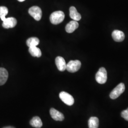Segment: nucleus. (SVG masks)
Listing matches in <instances>:
<instances>
[{
  "mask_svg": "<svg viewBox=\"0 0 128 128\" xmlns=\"http://www.w3.org/2000/svg\"><path fill=\"white\" fill-rule=\"evenodd\" d=\"M81 66V63L79 60H71L66 64V69L70 73L78 71Z\"/></svg>",
  "mask_w": 128,
  "mask_h": 128,
  "instance_id": "20e7f679",
  "label": "nucleus"
},
{
  "mask_svg": "<svg viewBox=\"0 0 128 128\" xmlns=\"http://www.w3.org/2000/svg\"><path fill=\"white\" fill-rule=\"evenodd\" d=\"M26 43L29 48L36 46L39 44L40 40L38 38L36 37H32L28 39L26 41Z\"/></svg>",
  "mask_w": 128,
  "mask_h": 128,
  "instance_id": "f3484780",
  "label": "nucleus"
},
{
  "mask_svg": "<svg viewBox=\"0 0 128 128\" xmlns=\"http://www.w3.org/2000/svg\"><path fill=\"white\" fill-rule=\"evenodd\" d=\"M28 14L36 20L39 21L42 17V10L41 9L37 6H32L28 10Z\"/></svg>",
  "mask_w": 128,
  "mask_h": 128,
  "instance_id": "39448f33",
  "label": "nucleus"
},
{
  "mask_svg": "<svg viewBox=\"0 0 128 128\" xmlns=\"http://www.w3.org/2000/svg\"><path fill=\"white\" fill-rule=\"evenodd\" d=\"M15 128L14 127L12 126H8V127H5L4 128Z\"/></svg>",
  "mask_w": 128,
  "mask_h": 128,
  "instance_id": "aec40b11",
  "label": "nucleus"
},
{
  "mask_svg": "<svg viewBox=\"0 0 128 128\" xmlns=\"http://www.w3.org/2000/svg\"><path fill=\"white\" fill-rule=\"evenodd\" d=\"M30 124L33 127L36 128H40L43 125L41 119L38 116L34 117L30 120Z\"/></svg>",
  "mask_w": 128,
  "mask_h": 128,
  "instance_id": "4468645a",
  "label": "nucleus"
},
{
  "mask_svg": "<svg viewBox=\"0 0 128 128\" xmlns=\"http://www.w3.org/2000/svg\"><path fill=\"white\" fill-rule=\"evenodd\" d=\"M89 128H98L99 119L96 117H92L88 120Z\"/></svg>",
  "mask_w": 128,
  "mask_h": 128,
  "instance_id": "dca6fc26",
  "label": "nucleus"
},
{
  "mask_svg": "<svg viewBox=\"0 0 128 128\" xmlns=\"http://www.w3.org/2000/svg\"><path fill=\"white\" fill-rule=\"evenodd\" d=\"M59 96L60 99L66 105L71 106L74 104V100L73 97L66 92H61Z\"/></svg>",
  "mask_w": 128,
  "mask_h": 128,
  "instance_id": "423d86ee",
  "label": "nucleus"
},
{
  "mask_svg": "<svg viewBox=\"0 0 128 128\" xmlns=\"http://www.w3.org/2000/svg\"><path fill=\"white\" fill-rule=\"evenodd\" d=\"M96 79L97 82L100 84H104L107 81V73L104 68H101L99 69L96 75Z\"/></svg>",
  "mask_w": 128,
  "mask_h": 128,
  "instance_id": "7ed1b4c3",
  "label": "nucleus"
},
{
  "mask_svg": "<svg viewBox=\"0 0 128 128\" xmlns=\"http://www.w3.org/2000/svg\"><path fill=\"white\" fill-rule=\"evenodd\" d=\"M28 51L32 56L40 58L41 56V51L40 50L37 46H33L29 48Z\"/></svg>",
  "mask_w": 128,
  "mask_h": 128,
  "instance_id": "2eb2a0df",
  "label": "nucleus"
},
{
  "mask_svg": "<svg viewBox=\"0 0 128 128\" xmlns=\"http://www.w3.org/2000/svg\"><path fill=\"white\" fill-rule=\"evenodd\" d=\"M8 13V9L5 6H0V18L4 21L6 18L5 16Z\"/></svg>",
  "mask_w": 128,
  "mask_h": 128,
  "instance_id": "a211bd4d",
  "label": "nucleus"
},
{
  "mask_svg": "<svg viewBox=\"0 0 128 128\" xmlns=\"http://www.w3.org/2000/svg\"><path fill=\"white\" fill-rule=\"evenodd\" d=\"M56 64L60 71L63 72L66 70V64L64 58L61 56H58L55 60Z\"/></svg>",
  "mask_w": 128,
  "mask_h": 128,
  "instance_id": "6e6552de",
  "label": "nucleus"
},
{
  "mask_svg": "<svg viewBox=\"0 0 128 128\" xmlns=\"http://www.w3.org/2000/svg\"><path fill=\"white\" fill-rule=\"evenodd\" d=\"M125 85L124 83H120L114 88L110 93V97L112 99H115L120 96L125 91Z\"/></svg>",
  "mask_w": 128,
  "mask_h": 128,
  "instance_id": "f03ea898",
  "label": "nucleus"
},
{
  "mask_svg": "<svg viewBox=\"0 0 128 128\" xmlns=\"http://www.w3.org/2000/svg\"><path fill=\"white\" fill-rule=\"evenodd\" d=\"M112 37L116 42H122L125 38V35L124 32L119 30H115L112 33Z\"/></svg>",
  "mask_w": 128,
  "mask_h": 128,
  "instance_id": "9d476101",
  "label": "nucleus"
},
{
  "mask_svg": "<svg viewBox=\"0 0 128 128\" xmlns=\"http://www.w3.org/2000/svg\"><path fill=\"white\" fill-rule=\"evenodd\" d=\"M17 20L14 17L6 18L3 21L2 27L5 28H14L17 24Z\"/></svg>",
  "mask_w": 128,
  "mask_h": 128,
  "instance_id": "0eeeda50",
  "label": "nucleus"
},
{
  "mask_svg": "<svg viewBox=\"0 0 128 128\" xmlns=\"http://www.w3.org/2000/svg\"><path fill=\"white\" fill-rule=\"evenodd\" d=\"M50 114L52 119L56 121H62L64 119V115L61 112L54 108H51Z\"/></svg>",
  "mask_w": 128,
  "mask_h": 128,
  "instance_id": "1a4fd4ad",
  "label": "nucleus"
},
{
  "mask_svg": "<svg viewBox=\"0 0 128 128\" xmlns=\"http://www.w3.org/2000/svg\"><path fill=\"white\" fill-rule=\"evenodd\" d=\"M79 27V24L77 21L72 20L66 26V32L71 33L73 32L76 30Z\"/></svg>",
  "mask_w": 128,
  "mask_h": 128,
  "instance_id": "f8f14e48",
  "label": "nucleus"
},
{
  "mask_svg": "<svg viewBox=\"0 0 128 128\" xmlns=\"http://www.w3.org/2000/svg\"><path fill=\"white\" fill-rule=\"evenodd\" d=\"M8 78V73L6 69L0 68V86L4 85Z\"/></svg>",
  "mask_w": 128,
  "mask_h": 128,
  "instance_id": "ddd939ff",
  "label": "nucleus"
},
{
  "mask_svg": "<svg viewBox=\"0 0 128 128\" xmlns=\"http://www.w3.org/2000/svg\"><path fill=\"white\" fill-rule=\"evenodd\" d=\"M64 18V14L62 11H56L51 14L50 16L51 23L57 25L61 23Z\"/></svg>",
  "mask_w": 128,
  "mask_h": 128,
  "instance_id": "f257e3e1",
  "label": "nucleus"
},
{
  "mask_svg": "<svg viewBox=\"0 0 128 128\" xmlns=\"http://www.w3.org/2000/svg\"><path fill=\"white\" fill-rule=\"evenodd\" d=\"M69 15L71 18H72L74 20L79 21L81 18V15L80 14L78 13L76 9V8L74 7L71 6L69 9Z\"/></svg>",
  "mask_w": 128,
  "mask_h": 128,
  "instance_id": "9b49d317",
  "label": "nucleus"
},
{
  "mask_svg": "<svg viewBox=\"0 0 128 128\" xmlns=\"http://www.w3.org/2000/svg\"><path fill=\"white\" fill-rule=\"evenodd\" d=\"M121 116L125 120L128 121V108L126 110H124L121 112Z\"/></svg>",
  "mask_w": 128,
  "mask_h": 128,
  "instance_id": "6ab92c4d",
  "label": "nucleus"
},
{
  "mask_svg": "<svg viewBox=\"0 0 128 128\" xmlns=\"http://www.w3.org/2000/svg\"><path fill=\"white\" fill-rule=\"evenodd\" d=\"M18 0L19 1V2H22L23 1H24L25 0Z\"/></svg>",
  "mask_w": 128,
  "mask_h": 128,
  "instance_id": "412c9836",
  "label": "nucleus"
}]
</instances>
